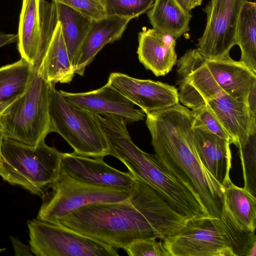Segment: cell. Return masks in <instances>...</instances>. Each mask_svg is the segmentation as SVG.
I'll list each match as a JSON object with an SVG mask.
<instances>
[{
  "instance_id": "6da1fadb",
  "label": "cell",
  "mask_w": 256,
  "mask_h": 256,
  "mask_svg": "<svg viewBox=\"0 0 256 256\" xmlns=\"http://www.w3.org/2000/svg\"><path fill=\"white\" fill-rule=\"evenodd\" d=\"M146 116L155 154L200 201L208 216L222 220L224 187L199 158L191 110L178 103Z\"/></svg>"
},
{
  "instance_id": "7a4b0ae2",
  "label": "cell",
  "mask_w": 256,
  "mask_h": 256,
  "mask_svg": "<svg viewBox=\"0 0 256 256\" xmlns=\"http://www.w3.org/2000/svg\"><path fill=\"white\" fill-rule=\"evenodd\" d=\"M179 102L190 110L205 104L230 136L232 144L244 146L256 134V115L247 103L232 98L216 84L197 48L176 62Z\"/></svg>"
},
{
  "instance_id": "3957f363",
  "label": "cell",
  "mask_w": 256,
  "mask_h": 256,
  "mask_svg": "<svg viewBox=\"0 0 256 256\" xmlns=\"http://www.w3.org/2000/svg\"><path fill=\"white\" fill-rule=\"evenodd\" d=\"M57 224L124 250L137 240L158 238L145 218L128 202L88 204L60 218Z\"/></svg>"
},
{
  "instance_id": "277c9868",
  "label": "cell",
  "mask_w": 256,
  "mask_h": 256,
  "mask_svg": "<svg viewBox=\"0 0 256 256\" xmlns=\"http://www.w3.org/2000/svg\"><path fill=\"white\" fill-rule=\"evenodd\" d=\"M109 155L122 162L134 177L146 182L179 213L188 219L208 216L200 201L156 154L138 148L128 131L114 134L109 142Z\"/></svg>"
},
{
  "instance_id": "5b68a950",
  "label": "cell",
  "mask_w": 256,
  "mask_h": 256,
  "mask_svg": "<svg viewBox=\"0 0 256 256\" xmlns=\"http://www.w3.org/2000/svg\"><path fill=\"white\" fill-rule=\"evenodd\" d=\"M1 154V177L42 197L60 175L62 152L44 140L30 146L5 136Z\"/></svg>"
},
{
  "instance_id": "8992f818",
  "label": "cell",
  "mask_w": 256,
  "mask_h": 256,
  "mask_svg": "<svg viewBox=\"0 0 256 256\" xmlns=\"http://www.w3.org/2000/svg\"><path fill=\"white\" fill-rule=\"evenodd\" d=\"M50 83L48 113L50 132L60 135L76 154L94 158L109 155V146L93 114L68 102Z\"/></svg>"
},
{
  "instance_id": "52a82bcc",
  "label": "cell",
  "mask_w": 256,
  "mask_h": 256,
  "mask_svg": "<svg viewBox=\"0 0 256 256\" xmlns=\"http://www.w3.org/2000/svg\"><path fill=\"white\" fill-rule=\"evenodd\" d=\"M50 83L34 70L26 91L0 115L6 136L30 146L44 140L51 132Z\"/></svg>"
},
{
  "instance_id": "ba28073f",
  "label": "cell",
  "mask_w": 256,
  "mask_h": 256,
  "mask_svg": "<svg viewBox=\"0 0 256 256\" xmlns=\"http://www.w3.org/2000/svg\"><path fill=\"white\" fill-rule=\"evenodd\" d=\"M44 196L37 219L57 224L58 220L74 210L96 202H127L129 190L104 187L76 180L60 174Z\"/></svg>"
},
{
  "instance_id": "9c48e42d",
  "label": "cell",
  "mask_w": 256,
  "mask_h": 256,
  "mask_svg": "<svg viewBox=\"0 0 256 256\" xmlns=\"http://www.w3.org/2000/svg\"><path fill=\"white\" fill-rule=\"evenodd\" d=\"M162 240L168 256H236L234 240L218 218L188 219L178 232Z\"/></svg>"
},
{
  "instance_id": "30bf717a",
  "label": "cell",
  "mask_w": 256,
  "mask_h": 256,
  "mask_svg": "<svg viewBox=\"0 0 256 256\" xmlns=\"http://www.w3.org/2000/svg\"><path fill=\"white\" fill-rule=\"evenodd\" d=\"M30 252L37 256H118L115 248L60 224L28 223Z\"/></svg>"
},
{
  "instance_id": "8fae6325",
  "label": "cell",
  "mask_w": 256,
  "mask_h": 256,
  "mask_svg": "<svg viewBox=\"0 0 256 256\" xmlns=\"http://www.w3.org/2000/svg\"><path fill=\"white\" fill-rule=\"evenodd\" d=\"M54 2L22 0L17 34L18 49L34 69L38 70L58 23Z\"/></svg>"
},
{
  "instance_id": "7c38bea8",
  "label": "cell",
  "mask_w": 256,
  "mask_h": 256,
  "mask_svg": "<svg viewBox=\"0 0 256 256\" xmlns=\"http://www.w3.org/2000/svg\"><path fill=\"white\" fill-rule=\"evenodd\" d=\"M244 0H210L204 9L206 26L196 48L206 60L230 56V50L236 45L237 24Z\"/></svg>"
},
{
  "instance_id": "4fadbf2b",
  "label": "cell",
  "mask_w": 256,
  "mask_h": 256,
  "mask_svg": "<svg viewBox=\"0 0 256 256\" xmlns=\"http://www.w3.org/2000/svg\"><path fill=\"white\" fill-rule=\"evenodd\" d=\"M134 178L127 202L145 218L158 238L163 240L180 230L188 218L175 210L146 182Z\"/></svg>"
},
{
  "instance_id": "5bb4252c",
  "label": "cell",
  "mask_w": 256,
  "mask_h": 256,
  "mask_svg": "<svg viewBox=\"0 0 256 256\" xmlns=\"http://www.w3.org/2000/svg\"><path fill=\"white\" fill-rule=\"evenodd\" d=\"M108 82L146 114L180 103L178 90L166 83L116 72L110 74Z\"/></svg>"
},
{
  "instance_id": "9a60e30c",
  "label": "cell",
  "mask_w": 256,
  "mask_h": 256,
  "mask_svg": "<svg viewBox=\"0 0 256 256\" xmlns=\"http://www.w3.org/2000/svg\"><path fill=\"white\" fill-rule=\"evenodd\" d=\"M60 174L82 182L114 188L130 190L134 176L106 164L103 158H90L72 153H63Z\"/></svg>"
},
{
  "instance_id": "2e32d148",
  "label": "cell",
  "mask_w": 256,
  "mask_h": 256,
  "mask_svg": "<svg viewBox=\"0 0 256 256\" xmlns=\"http://www.w3.org/2000/svg\"><path fill=\"white\" fill-rule=\"evenodd\" d=\"M60 91L68 102L94 114L115 115L122 118L126 124L143 120L145 116L141 109L135 108L132 102L108 82L87 92Z\"/></svg>"
},
{
  "instance_id": "e0dca14e",
  "label": "cell",
  "mask_w": 256,
  "mask_h": 256,
  "mask_svg": "<svg viewBox=\"0 0 256 256\" xmlns=\"http://www.w3.org/2000/svg\"><path fill=\"white\" fill-rule=\"evenodd\" d=\"M222 220L233 240L242 242L246 234L255 232L256 196L230 182L224 187Z\"/></svg>"
},
{
  "instance_id": "ac0fdd59",
  "label": "cell",
  "mask_w": 256,
  "mask_h": 256,
  "mask_svg": "<svg viewBox=\"0 0 256 256\" xmlns=\"http://www.w3.org/2000/svg\"><path fill=\"white\" fill-rule=\"evenodd\" d=\"M193 130L194 144L201 162L210 173L226 186L232 182L230 142L210 132L195 120Z\"/></svg>"
},
{
  "instance_id": "d6986e66",
  "label": "cell",
  "mask_w": 256,
  "mask_h": 256,
  "mask_svg": "<svg viewBox=\"0 0 256 256\" xmlns=\"http://www.w3.org/2000/svg\"><path fill=\"white\" fill-rule=\"evenodd\" d=\"M132 20L118 16H106L93 20L89 30L72 62L75 74L83 76L86 68L109 43L120 40Z\"/></svg>"
},
{
  "instance_id": "ffe728a7",
  "label": "cell",
  "mask_w": 256,
  "mask_h": 256,
  "mask_svg": "<svg viewBox=\"0 0 256 256\" xmlns=\"http://www.w3.org/2000/svg\"><path fill=\"white\" fill-rule=\"evenodd\" d=\"M176 38L154 28L138 33L137 54L140 62L156 76L169 73L176 64Z\"/></svg>"
},
{
  "instance_id": "44dd1931",
  "label": "cell",
  "mask_w": 256,
  "mask_h": 256,
  "mask_svg": "<svg viewBox=\"0 0 256 256\" xmlns=\"http://www.w3.org/2000/svg\"><path fill=\"white\" fill-rule=\"evenodd\" d=\"M205 64L218 86L229 96L248 103V96L256 84V72L230 56L206 60Z\"/></svg>"
},
{
  "instance_id": "7402d4cb",
  "label": "cell",
  "mask_w": 256,
  "mask_h": 256,
  "mask_svg": "<svg viewBox=\"0 0 256 256\" xmlns=\"http://www.w3.org/2000/svg\"><path fill=\"white\" fill-rule=\"evenodd\" d=\"M38 72L48 82L70 83L75 73L58 20Z\"/></svg>"
},
{
  "instance_id": "603a6c76",
  "label": "cell",
  "mask_w": 256,
  "mask_h": 256,
  "mask_svg": "<svg viewBox=\"0 0 256 256\" xmlns=\"http://www.w3.org/2000/svg\"><path fill=\"white\" fill-rule=\"evenodd\" d=\"M148 17L152 28L176 39L189 31L192 15L176 0H154Z\"/></svg>"
},
{
  "instance_id": "cb8c5ba5",
  "label": "cell",
  "mask_w": 256,
  "mask_h": 256,
  "mask_svg": "<svg viewBox=\"0 0 256 256\" xmlns=\"http://www.w3.org/2000/svg\"><path fill=\"white\" fill-rule=\"evenodd\" d=\"M241 50L239 60L256 72V4L245 0L239 16L235 37Z\"/></svg>"
},
{
  "instance_id": "d4e9b609",
  "label": "cell",
  "mask_w": 256,
  "mask_h": 256,
  "mask_svg": "<svg viewBox=\"0 0 256 256\" xmlns=\"http://www.w3.org/2000/svg\"><path fill=\"white\" fill-rule=\"evenodd\" d=\"M54 2L58 20L60 22L63 38L72 62L93 20L68 6Z\"/></svg>"
},
{
  "instance_id": "484cf974",
  "label": "cell",
  "mask_w": 256,
  "mask_h": 256,
  "mask_svg": "<svg viewBox=\"0 0 256 256\" xmlns=\"http://www.w3.org/2000/svg\"><path fill=\"white\" fill-rule=\"evenodd\" d=\"M35 69L21 58L0 68V104L16 98L26 91Z\"/></svg>"
},
{
  "instance_id": "4316f807",
  "label": "cell",
  "mask_w": 256,
  "mask_h": 256,
  "mask_svg": "<svg viewBox=\"0 0 256 256\" xmlns=\"http://www.w3.org/2000/svg\"><path fill=\"white\" fill-rule=\"evenodd\" d=\"M154 0H102L106 16H118L132 20L148 12Z\"/></svg>"
},
{
  "instance_id": "83f0119b",
  "label": "cell",
  "mask_w": 256,
  "mask_h": 256,
  "mask_svg": "<svg viewBox=\"0 0 256 256\" xmlns=\"http://www.w3.org/2000/svg\"><path fill=\"white\" fill-rule=\"evenodd\" d=\"M256 134L251 135L246 144L239 147L244 188L256 196Z\"/></svg>"
},
{
  "instance_id": "f1b7e54d",
  "label": "cell",
  "mask_w": 256,
  "mask_h": 256,
  "mask_svg": "<svg viewBox=\"0 0 256 256\" xmlns=\"http://www.w3.org/2000/svg\"><path fill=\"white\" fill-rule=\"evenodd\" d=\"M194 120L214 134L230 142L232 139L219 120L205 104L190 110Z\"/></svg>"
},
{
  "instance_id": "f546056e",
  "label": "cell",
  "mask_w": 256,
  "mask_h": 256,
  "mask_svg": "<svg viewBox=\"0 0 256 256\" xmlns=\"http://www.w3.org/2000/svg\"><path fill=\"white\" fill-rule=\"evenodd\" d=\"M145 238L132 242L124 250L130 256H168L162 240Z\"/></svg>"
},
{
  "instance_id": "4dcf8cb0",
  "label": "cell",
  "mask_w": 256,
  "mask_h": 256,
  "mask_svg": "<svg viewBox=\"0 0 256 256\" xmlns=\"http://www.w3.org/2000/svg\"><path fill=\"white\" fill-rule=\"evenodd\" d=\"M68 6L92 20L105 17L102 0H52Z\"/></svg>"
},
{
  "instance_id": "1f68e13d",
  "label": "cell",
  "mask_w": 256,
  "mask_h": 256,
  "mask_svg": "<svg viewBox=\"0 0 256 256\" xmlns=\"http://www.w3.org/2000/svg\"><path fill=\"white\" fill-rule=\"evenodd\" d=\"M238 256H256V236L254 232L246 234L238 252Z\"/></svg>"
},
{
  "instance_id": "d6a6232c",
  "label": "cell",
  "mask_w": 256,
  "mask_h": 256,
  "mask_svg": "<svg viewBox=\"0 0 256 256\" xmlns=\"http://www.w3.org/2000/svg\"><path fill=\"white\" fill-rule=\"evenodd\" d=\"M17 34H8L0 32V48L17 41Z\"/></svg>"
},
{
  "instance_id": "836d02e7",
  "label": "cell",
  "mask_w": 256,
  "mask_h": 256,
  "mask_svg": "<svg viewBox=\"0 0 256 256\" xmlns=\"http://www.w3.org/2000/svg\"><path fill=\"white\" fill-rule=\"evenodd\" d=\"M248 103L252 113L256 115V84L253 86L250 92Z\"/></svg>"
},
{
  "instance_id": "e575fe53",
  "label": "cell",
  "mask_w": 256,
  "mask_h": 256,
  "mask_svg": "<svg viewBox=\"0 0 256 256\" xmlns=\"http://www.w3.org/2000/svg\"><path fill=\"white\" fill-rule=\"evenodd\" d=\"M186 10L190 11L198 6L201 5L202 0H176Z\"/></svg>"
},
{
  "instance_id": "d590c367",
  "label": "cell",
  "mask_w": 256,
  "mask_h": 256,
  "mask_svg": "<svg viewBox=\"0 0 256 256\" xmlns=\"http://www.w3.org/2000/svg\"><path fill=\"white\" fill-rule=\"evenodd\" d=\"M5 136V133L4 131V129L2 124L0 120V176L2 174V154H1V149L2 146L3 141V139Z\"/></svg>"
},
{
  "instance_id": "8d00e7d4",
  "label": "cell",
  "mask_w": 256,
  "mask_h": 256,
  "mask_svg": "<svg viewBox=\"0 0 256 256\" xmlns=\"http://www.w3.org/2000/svg\"><path fill=\"white\" fill-rule=\"evenodd\" d=\"M16 98L12 99L6 102L0 104V115H1L10 104L14 102Z\"/></svg>"
},
{
  "instance_id": "74e56055",
  "label": "cell",
  "mask_w": 256,
  "mask_h": 256,
  "mask_svg": "<svg viewBox=\"0 0 256 256\" xmlns=\"http://www.w3.org/2000/svg\"><path fill=\"white\" fill-rule=\"evenodd\" d=\"M3 250H4V249H0V252L1 251Z\"/></svg>"
}]
</instances>
